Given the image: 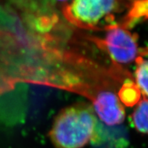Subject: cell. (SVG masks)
Returning a JSON list of instances; mask_svg holds the SVG:
<instances>
[{"mask_svg":"<svg viewBox=\"0 0 148 148\" xmlns=\"http://www.w3.org/2000/svg\"><path fill=\"white\" fill-rule=\"evenodd\" d=\"M74 45L50 0L0 3V91L28 82L86 95L98 64Z\"/></svg>","mask_w":148,"mask_h":148,"instance_id":"1","label":"cell"},{"mask_svg":"<svg viewBox=\"0 0 148 148\" xmlns=\"http://www.w3.org/2000/svg\"><path fill=\"white\" fill-rule=\"evenodd\" d=\"M97 120L92 105L79 102L62 109L49 130L56 148H82L97 138Z\"/></svg>","mask_w":148,"mask_h":148,"instance_id":"2","label":"cell"},{"mask_svg":"<svg viewBox=\"0 0 148 148\" xmlns=\"http://www.w3.org/2000/svg\"><path fill=\"white\" fill-rule=\"evenodd\" d=\"M119 0H73L62 8L67 21L80 28L99 30L117 25L115 12Z\"/></svg>","mask_w":148,"mask_h":148,"instance_id":"3","label":"cell"},{"mask_svg":"<svg viewBox=\"0 0 148 148\" xmlns=\"http://www.w3.org/2000/svg\"><path fill=\"white\" fill-rule=\"evenodd\" d=\"M104 39H95V44L104 49L116 64H128L136 59L138 52V35L118 25L107 29Z\"/></svg>","mask_w":148,"mask_h":148,"instance_id":"4","label":"cell"},{"mask_svg":"<svg viewBox=\"0 0 148 148\" xmlns=\"http://www.w3.org/2000/svg\"><path fill=\"white\" fill-rule=\"evenodd\" d=\"M92 102L95 114L105 124L114 126L121 124L124 121V106L117 95L112 90H103L97 92Z\"/></svg>","mask_w":148,"mask_h":148,"instance_id":"5","label":"cell"},{"mask_svg":"<svg viewBox=\"0 0 148 148\" xmlns=\"http://www.w3.org/2000/svg\"><path fill=\"white\" fill-rule=\"evenodd\" d=\"M147 0H135L126 15L117 25L127 29L132 28L139 22L145 21L147 18Z\"/></svg>","mask_w":148,"mask_h":148,"instance_id":"6","label":"cell"},{"mask_svg":"<svg viewBox=\"0 0 148 148\" xmlns=\"http://www.w3.org/2000/svg\"><path fill=\"white\" fill-rule=\"evenodd\" d=\"M141 95L140 90L136 83L127 78L122 84L117 96L122 104L131 107L139 102Z\"/></svg>","mask_w":148,"mask_h":148,"instance_id":"7","label":"cell"},{"mask_svg":"<svg viewBox=\"0 0 148 148\" xmlns=\"http://www.w3.org/2000/svg\"><path fill=\"white\" fill-rule=\"evenodd\" d=\"M140 56L136 58V68L135 71L136 84L140 90L143 97H147V60L144 58L147 54V49H141Z\"/></svg>","mask_w":148,"mask_h":148,"instance_id":"8","label":"cell"},{"mask_svg":"<svg viewBox=\"0 0 148 148\" xmlns=\"http://www.w3.org/2000/svg\"><path fill=\"white\" fill-rule=\"evenodd\" d=\"M147 99L143 97L140 99L132 114V124L135 129L140 134H145L147 132Z\"/></svg>","mask_w":148,"mask_h":148,"instance_id":"9","label":"cell"},{"mask_svg":"<svg viewBox=\"0 0 148 148\" xmlns=\"http://www.w3.org/2000/svg\"><path fill=\"white\" fill-rule=\"evenodd\" d=\"M58 1H65V0H58Z\"/></svg>","mask_w":148,"mask_h":148,"instance_id":"10","label":"cell"}]
</instances>
